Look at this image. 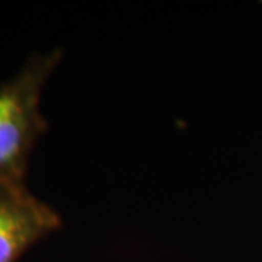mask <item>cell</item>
<instances>
[{
    "label": "cell",
    "instance_id": "1",
    "mask_svg": "<svg viewBox=\"0 0 262 262\" xmlns=\"http://www.w3.org/2000/svg\"><path fill=\"white\" fill-rule=\"evenodd\" d=\"M61 50L34 54L15 77L0 84V184L25 188L31 153L48 130L42 91L61 61Z\"/></svg>",
    "mask_w": 262,
    "mask_h": 262
},
{
    "label": "cell",
    "instance_id": "2",
    "mask_svg": "<svg viewBox=\"0 0 262 262\" xmlns=\"http://www.w3.org/2000/svg\"><path fill=\"white\" fill-rule=\"evenodd\" d=\"M60 226L56 210L32 195L28 188L0 184V262H18Z\"/></svg>",
    "mask_w": 262,
    "mask_h": 262
}]
</instances>
